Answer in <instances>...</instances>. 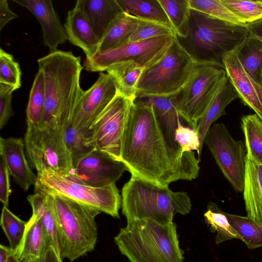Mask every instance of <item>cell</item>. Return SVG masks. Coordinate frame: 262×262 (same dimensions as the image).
Masks as SVG:
<instances>
[{
    "label": "cell",
    "instance_id": "cell-1",
    "mask_svg": "<svg viewBox=\"0 0 262 262\" xmlns=\"http://www.w3.org/2000/svg\"><path fill=\"white\" fill-rule=\"evenodd\" d=\"M132 176L160 186L199 175L193 151L183 152L168 138L153 106L135 100L125 127L121 152Z\"/></svg>",
    "mask_w": 262,
    "mask_h": 262
},
{
    "label": "cell",
    "instance_id": "cell-2",
    "mask_svg": "<svg viewBox=\"0 0 262 262\" xmlns=\"http://www.w3.org/2000/svg\"><path fill=\"white\" fill-rule=\"evenodd\" d=\"M37 62L44 74L45 101L33 147L41 157L65 158L69 152L63 140L64 122L73 114L83 91L80 85L81 58L71 51L58 50Z\"/></svg>",
    "mask_w": 262,
    "mask_h": 262
},
{
    "label": "cell",
    "instance_id": "cell-3",
    "mask_svg": "<svg viewBox=\"0 0 262 262\" xmlns=\"http://www.w3.org/2000/svg\"><path fill=\"white\" fill-rule=\"evenodd\" d=\"M120 253L129 262H183L177 225L149 219L127 223L114 237Z\"/></svg>",
    "mask_w": 262,
    "mask_h": 262
},
{
    "label": "cell",
    "instance_id": "cell-4",
    "mask_svg": "<svg viewBox=\"0 0 262 262\" xmlns=\"http://www.w3.org/2000/svg\"><path fill=\"white\" fill-rule=\"evenodd\" d=\"M249 35L247 26L237 25L191 9L189 31L180 42L198 63L224 68V57L235 52Z\"/></svg>",
    "mask_w": 262,
    "mask_h": 262
},
{
    "label": "cell",
    "instance_id": "cell-5",
    "mask_svg": "<svg viewBox=\"0 0 262 262\" xmlns=\"http://www.w3.org/2000/svg\"><path fill=\"white\" fill-rule=\"evenodd\" d=\"M122 213L127 223L149 219L166 225L176 214L186 215L191 210L190 198L185 191L174 192L168 186H160L132 176L122 189Z\"/></svg>",
    "mask_w": 262,
    "mask_h": 262
},
{
    "label": "cell",
    "instance_id": "cell-6",
    "mask_svg": "<svg viewBox=\"0 0 262 262\" xmlns=\"http://www.w3.org/2000/svg\"><path fill=\"white\" fill-rule=\"evenodd\" d=\"M54 197L60 257L72 262L94 250L98 238L96 217L100 211L70 199Z\"/></svg>",
    "mask_w": 262,
    "mask_h": 262
},
{
    "label": "cell",
    "instance_id": "cell-7",
    "mask_svg": "<svg viewBox=\"0 0 262 262\" xmlns=\"http://www.w3.org/2000/svg\"><path fill=\"white\" fill-rule=\"evenodd\" d=\"M35 193L58 196L119 218L122 197L116 183L102 187H94L75 180L72 176L50 169L37 172Z\"/></svg>",
    "mask_w": 262,
    "mask_h": 262
},
{
    "label": "cell",
    "instance_id": "cell-8",
    "mask_svg": "<svg viewBox=\"0 0 262 262\" xmlns=\"http://www.w3.org/2000/svg\"><path fill=\"white\" fill-rule=\"evenodd\" d=\"M198 63L176 36L162 58L145 69L137 85L138 96H176Z\"/></svg>",
    "mask_w": 262,
    "mask_h": 262
},
{
    "label": "cell",
    "instance_id": "cell-9",
    "mask_svg": "<svg viewBox=\"0 0 262 262\" xmlns=\"http://www.w3.org/2000/svg\"><path fill=\"white\" fill-rule=\"evenodd\" d=\"M227 77L223 67L198 63L188 81L176 96L179 114L191 128L198 123Z\"/></svg>",
    "mask_w": 262,
    "mask_h": 262
},
{
    "label": "cell",
    "instance_id": "cell-10",
    "mask_svg": "<svg viewBox=\"0 0 262 262\" xmlns=\"http://www.w3.org/2000/svg\"><path fill=\"white\" fill-rule=\"evenodd\" d=\"M134 100L118 92L89 129L88 144L121 161L124 133Z\"/></svg>",
    "mask_w": 262,
    "mask_h": 262
},
{
    "label": "cell",
    "instance_id": "cell-11",
    "mask_svg": "<svg viewBox=\"0 0 262 262\" xmlns=\"http://www.w3.org/2000/svg\"><path fill=\"white\" fill-rule=\"evenodd\" d=\"M204 143L235 190L243 192L247 155L245 143L235 140L222 123H215L210 127Z\"/></svg>",
    "mask_w": 262,
    "mask_h": 262
},
{
    "label": "cell",
    "instance_id": "cell-12",
    "mask_svg": "<svg viewBox=\"0 0 262 262\" xmlns=\"http://www.w3.org/2000/svg\"><path fill=\"white\" fill-rule=\"evenodd\" d=\"M173 35L125 43L109 51L98 53L93 59L84 60L85 70L103 72L111 65L124 60H133L144 69L158 62L173 42Z\"/></svg>",
    "mask_w": 262,
    "mask_h": 262
},
{
    "label": "cell",
    "instance_id": "cell-13",
    "mask_svg": "<svg viewBox=\"0 0 262 262\" xmlns=\"http://www.w3.org/2000/svg\"><path fill=\"white\" fill-rule=\"evenodd\" d=\"M117 92L114 79L108 74L103 72H100L97 80L90 88L83 91L74 110L72 121L76 128L86 139L88 144L90 127Z\"/></svg>",
    "mask_w": 262,
    "mask_h": 262
},
{
    "label": "cell",
    "instance_id": "cell-14",
    "mask_svg": "<svg viewBox=\"0 0 262 262\" xmlns=\"http://www.w3.org/2000/svg\"><path fill=\"white\" fill-rule=\"evenodd\" d=\"M127 170L122 161L94 149L75 166L74 179L94 187H102L116 182Z\"/></svg>",
    "mask_w": 262,
    "mask_h": 262
},
{
    "label": "cell",
    "instance_id": "cell-15",
    "mask_svg": "<svg viewBox=\"0 0 262 262\" xmlns=\"http://www.w3.org/2000/svg\"><path fill=\"white\" fill-rule=\"evenodd\" d=\"M223 64L227 76L239 98L262 120V86L244 69L235 52L226 55L223 58Z\"/></svg>",
    "mask_w": 262,
    "mask_h": 262
},
{
    "label": "cell",
    "instance_id": "cell-16",
    "mask_svg": "<svg viewBox=\"0 0 262 262\" xmlns=\"http://www.w3.org/2000/svg\"><path fill=\"white\" fill-rule=\"evenodd\" d=\"M26 8L40 23L43 41L50 53L58 51L57 47L68 40L64 26L54 10L51 0H13Z\"/></svg>",
    "mask_w": 262,
    "mask_h": 262
},
{
    "label": "cell",
    "instance_id": "cell-17",
    "mask_svg": "<svg viewBox=\"0 0 262 262\" xmlns=\"http://www.w3.org/2000/svg\"><path fill=\"white\" fill-rule=\"evenodd\" d=\"M24 140L21 138H0V156L4 159L10 175L24 190L34 184L36 176L26 158Z\"/></svg>",
    "mask_w": 262,
    "mask_h": 262
},
{
    "label": "cell",
    "instance_id": "cell-18",
    "mask_svg": "<svg viewBox=\"0 0 262 262\" xmlns=\"http://www.w3.org/2000/svg\"><path fill=\"white\" fill-rule=\"evenodd\" d=\"M68 40L80 48L91 60L97 54L100 42L81 9L76 4L69 11L64 24Z\"/></svg>",
    "mask_w": 262,
    "mask_h": 262
},
{
    "label": "cell",
    "instance_id": "cell-19",
    "mask_svg": "<svg viewBox=\"0 0 262 262\" xmlns=\"http://www.w3.org/2000/svg\"><path fill=\"white\" fill-rule=\"evenodd\" d=\"M243 192L247 216L262 226V164L247 155Z\"/></svg>",
    "mask_w": 262,
    "mask_h": 262
},
{
    "label": "cell",
    "instance_id": "cell-20",
    "mask_svg": "<svg viewBox=\"0 0 262 262\" xmlns=\"http://www.w3.org/2000/svg\"><path fill=\"white\" fill-rule=\"evenodd\" d=\"M54 244L47 228L39 216L32 214L16 255L24 262L41 257Z\"/></svg>",
    "mask_w": 262,
    "mask_h": 262
},
{
    "label": "cell",
    "instance_id": "cell-21",
    "mask_svg": "<svg viewBox=\"0 0 262 262\" xmlns=\"http://www.w3.org/2000/svg\"><path fill=\"white\" fill-rule=\"evenodd\" d=\"M92 29L101 40L114 20L124 10L117 0H78Z\"/></svg>",
    "mask_w": 262,
    "mask_h": 262
},
{
    "label": "cell",
    "instance_id": "cell-22",
    "mask_svg": "<svg viewBox=\"0 0 262 262\" xmlns=\"http://www.w3.org/2000/svg\"><path fill=\"white\" fill-rule=\"evenodd\" d=\"M236 98H239L238 95L227 76L198 122L196 131L200 137L201 151L206 135L212 123L225 115L226 107Z\"/></svg>",
    "mask_w": 262,
    "mask_h": 262
},
{
    "label": "cell",
    "instance_id": "cell-23",
    "mask_svg": "<svg viewBox=\"0 0 262 262\" xmlns=\"http://www.w3.org/2000/svg\"><path fill=\"white\" fill-rule=\"evenodd\" d=\"M144 70L136 62L128 60L115 63L105 71L114 79L119 92L135 100L138 82Z\"/></svg>",
    "mask_w": 262,
    "mask_h": 262
},
{
    "label": "cell",
    "instance_id": "cell-24",
    "mask_svg": "<svg viewBox=\"0 0 262 262\" xmlns=\"http://www.w3.org/2000/svg\"><path fill=\"white\" fill-rule=\"evenodd\" d=\"M135 100L153 106L157 118L168 138L172 142L178 144L175 140V132L181 122V117L176 105V96H138Z\"/></svg>",
    "mask_w": 262,
    "mask_h": 262
},
{
    "label": "cell",
    "instance_id": "cell-25",
    "mask_svg": "<svg viewBox=\"0 0 262 262\" xmlns=\"http://www.w3.org/2000/svg\"><path fill=\"white\" fill-rule=\"evenodd\" d=\"M45 101L44 74L39 69L30 90L26 109L27 127L25 139H30L37 133L43 113Z\"/></svg>",
    "mask_w": 262,
    "mask_h": 262
},
{
    "label": "cell",
    "instance_id": "cell-26",
    "mask_svg": "<svg viewBox=\"0 0 262 262\" xmlns=\"http://www.w3.org/2000/svg\"><path fill=\"white\" fill-rule=\"evenodd\" d=\"M137 23V17L126 11L122 12L114 20L101 39L98 53L111 50L127 43L136 29Z\"/></svg>",
    "mask_w": 262,
    "mask_h": 262
},
{
    "label": "cell",
    "instance_id": "cell-27",
    "mask_svg": "<svg viewBox=\"0 0 262 262\" xmlns=\"http://www.w3.org/2000/svg\"><path fill=\"white\" fill-rule=\"evenodd\" d=\"M27 200L32 207V214L39 216L47 228L52 239L54 248L60 257L57 236L58 219L53 196L35 193L28 195Z\"/></svg>",
    "mask_w": 262,
    "mask_h": 262
},
{
    "label": "cell",
    "instance_id": "cell-28",
    "mask_svg": "<svg viewBox=\"0 0 262 262\" xmlns=\"http://www.w3.org/2000/svg\"><path fill=\"white\" fill-rule=\"evenodd\" d=\"M234 52L248 74L262 86V42L248 35Z\"/></svg>",
    "mask_w": 262,
    "mask_h": 262
},
{
    "label": "cell",
    "instance_id": "cell-29",
    "mask_svg": "<svg viewBox=\"0 0 262 262\" xmlns=\"http://www.w3.org/2000/svg\"><path fill=\"white\" fill-rule=\"evenodd\" d=\"M167 15L177 37L186 38L189 31V0H158Z\"/></svg>",
    "mask_w": 262,
    "mask_h": 262
},
{
    "label": "cell",
    "instance_id": "cell-30",
    "mask_svg": "<svg viewBox=\"0 0 262 262\" xmlns=\"http://www.w3.org/2000/svg\"><path fill=\"white\" fill-rule=\"evenodd\" d=\"M241 127L245 137L247 155L262 164V120L256 114L242 118Z\"/></svg>",
    "mask_w": 262,
    "mask_h": 262
},
{
    "label": "cell",
    "instance_id": "cell-31",
    "mask_svg": "<svg viewBox=\"0 0 262 262\" xmlns=\"http://www.w3.org/2000/svg\"><path fill=\"white\" fill-rule=\"evenodd\" d=\"M117 1L124 11L138 18L159 22L172 27L158 0Z\"/></svg>",
    "mask_w": 262,
    "mask_h": 262
},
{
    "label": "cell",
    "instance_id": "cell-32",
    "mask_svg": "<svg viewBox=\"0 0 262 262\" xmlns=\"http://www.w3.org/2000/svg\"><path fill=\"white\" fill-rule=\"evenodd\" d=\"M204 216L205 222L211 230L216 233V244L233 238L241 239L237 232L230 224L225 212L221 211L214 204H208Z\"/></svg>",
    "mask_w": 262,
    "mask_h": 262
},
{
    "label": "cell",
    "instance_id": "cell-33",
    "mask_svg": "<svg viewBox=\"0 0 262 262\" xmlns=\"http://www.w3.org/2000/svg\"><path fill=\"white\" fill-rule=\"evenodd\" d=\"M231 225L237 232L241 240L250 249L262 246V226L247 216L225 213Z\"/></svg>",
    "mask_w": 262,
    "mask_h": 262
},
{
    "label": "cell",
    "instance_id": "cell-34",
    "mask_svg": "<svg viewBox=\"0 0 262 262\" xmlns=\"http://www.w3.org/2000/svg\"><path fill=\"white\" fill-rule=\"evenodd\" d=\"M27 222H25L11 212L8 207L2 209L1 225L5 233L13 253L16 254L26 230Z\"/></svg>",
    "mask_w": 262,
    "mask_h": 262
},
{
    "label": "cell",
    "instance_id": "cell-35",
    "mask_svg": "<svg viewBox=\"0 0 262 262\" xmlns=\"http://www.w3.org/2000/svg\"><path fill=\"white\" fill-rule=\"evenodd\" d=\"M190 8L215 18L237 25L247 26L221 0H189Z\"/></svg>",
    "mask_w": 262,
    "mask_h": 262
},
{
    "label": "cell",
    "instance_id": "cell-36",
    "mask_svg": "<svg viewBox=\"0 0 262 262\" xmlns=\"http://www.w3.org/2000/svg\"><path fill=\"white\" fill-rule=\"evenodd\" d=\"M221 2L246 24L262 18V1L221 0Z\"/></svg>",
    "mask_w": 262,
    "mask_h": 262
},
{
    "label": "cell",
    "instance_id": "cell-37",
    "mask_svg": "<svg viewBox=\"0 0 262 262\" xmlns=\"http://www.w3.org/2000/svg\"><path fill=\"white\" fill-rule=\"evenodd\" d=\"M168 35L176 36L172 27L159 22L138 18L136 28L129 37L127 42Z\"/></svg>",
    "mask_w": 262,
    "mask_h": 262
},
{
    "label": "cell",
    "instance_id": "cell-38",
    "mask_svg": "<svg viewBox=\"0 0 262 262\" xmlns=\"http://www.w3.org/2000/svg\"><path fill=\"white\" fill-rule=\"evenodd\" d=\"M21 71L13 55L0 48V83L12 86L15 90L21 86Z\"/></svg>",
    "mask_w": 262,
    "mask_h": 262
},
{
    "label": "cell",
    "instance_id": "cell-39",
    "mask_svg": "<svg viewBox=\"0 0 262 262\" xmlns=\"http://www.w3.org/2000/svg\"><path fill=\"white\" fill-rule=\"evenodd\" d=\"M175 140L183 152L196 150L200 163L202 151L199 135L196 129L184 126L180 122L175 132Z\"/></svg>",
    "mask_w": 262,
    "mask_h": 262
},
{
    "label": "cell",
    "instance_id": "cell-40",
    "mask_svg": "<svg viewBox=\"0 0 262 262\" xmlns=\"http://www.w3.org/2000/svg\"><path fill=\"white\" fill-rule=\"evenodd\" d=\"M15 91L11 85L0 83V128L4 127L14 115L12 106V93Z\"/></svg>",
    "mask_w": 262,
    "mask_h": 262
},
{
    "label": "cell",
    "instance_id": "cell-41",
    "mask_svg": "<svg viewBox=\"0 0 262 262\" xmlns=\"http://www.w3.org/2000/svg\"><path fill=\"white\" fill-rule=\"evenodd\" d=\"M9 172L4 158H0V200L4 206L8 207L11 194Z\"/></svg>",
    "mask_w": 262,
    "mask_h": 262
},
{
    "label": "cell",
    "instance_id": "cell-42",
    "mask_svg": "<svg viewBox=\"0 0 262 262\" xmlns=\"http://www.w3.org/2000/svg\"><path fill=\"white\" fill-rule=\"evenodd\" d=\"M9 8L7 0L0 1V30L11 20L17 17Z\"/></svg>",
    "mask_w": 262,
    "mask_h": 262
},
{
    "label": "cell",
    "instance_id": "cell-43",
    "mask_svg": "<svg viewBox=\"0 0 262 262\" xmlns=\"http://www.w3.org/2000/svg\"><path fill=\"white\" fill-rule=\"evenodd\" d=\"M24 262H62L53 247H51L41 257Z\"/></svg>",
    "mask_w": 262,
    "mask_h": 262
},
{
    "label": "cell",
    "instance_id": "cell-44",
    "mask_svg": "<svg viewBox=\"0 0 262 262\" xmlns=\"http://www.w3.org/2000/svg\"><path fill=\"white\" fill-rule=\"evenodd\" d=\"M249 36L262 42V18L247 25Z\"/></svg>",
    "mask_w": 262,
    "mask_h": 262
},
{
    "label": "cell",
    "instance_id": "cell-45",
    "mask_svg": "<svg viewBox=\"0 0 262 262\" xmlns=\"http://www.w3.org/2000/svg\"><path fill=\"white\" fill-rule=\"evenodd\" d=\"M12 252L10 247L1 244L0 262H8L9 256Z\"/></svg>",
    "mask_w": 262,
    "mask_h": 262
},
{
    "label": "cell",
    "instance_id": "cell-46",
    "mask_svg": "<svg viewBox=\"0 0 262 262\" xmlns=\"http://www.w3.org/2000/svg\"><path fill=\"white\" fill-rule=\"evenodd\" d=\"M8 262H23L18 259L17 255L12 252L9 256Z\"/></svg>",
    "mask_w": 262,
    "mask_h": 262
}]
</instances>
